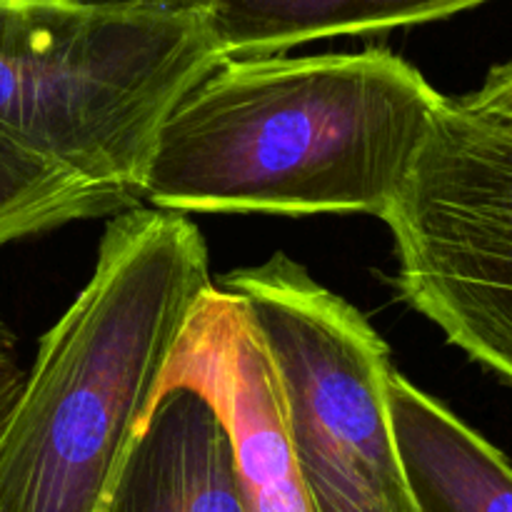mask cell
Returning <instances> with one entry per match:
<instances>
[{"label":"cell","instance_id":"1","mask_svg":"<svg viewBox=\"0 0 512 512\" xmlns=\"http://www.w3.org/2000/svg\"><path fill=\"white\" fill-rule=\"evenodd\" d=\"M443 98L388 48L220 60L160 125L138 200L383 220Z\"/></svg>","mask_w":512,"mask_h":512},{"label":"cell","instance_id":"2","mask_svg":"<svg viewBox=\"0 0 512 512\" xmlns=\"http://www.w3.org/2000/svg\"><path fill=\"white\" fill-rule=\"evenodd\" d=\"M208 288L188 215L135 205L108 218L93 275L40 338L0 428V512H98Z\"/></svg>","mask_w":512,"mask_h":512},{"label":"cell","instance_id":"3","mask_svg":"<svg viewBox=\"0 0 512 512\" xmlns=\"http://www.w3.org/2000/svg\"><path fill=\"white\" fill-rule=\"evenodd\" d=\"M220 60L203 15L0 0V133L138 198L160 125Z\"/></svg>","mask_w":512,"mask_h":512},{"label":"cell","instance_id":"4","mask_svg":"<svg viewBox=\"0 0 512 512\" xmlns=\"http://www.w3.org/2000/svg\"><path fill=\"white\" fill-rule=\"evenodd\" d=\"M383 223L403 298L503 383L512 380V65L435 110Z\"/></svg>","mask_w":512,"mask_h":512},{"label":"cell","instance_id":"5","mask_svg":"<svg viewBox=\"0 0 512 512\" xmlns=\"http://www.w3.org/2000/svg\"><path fill=\"white\" fill-rule=\"evenodd\" d=\"M278 370L285 423L315 512H418L390 433L388 343L285 253L225 273Z\"/></svg>","mask_w":512,"mask_h":512},{"label":"cell","instance_id":"6","mask_svg":"<svg viewBox=\"0 0 512 512\" xmlns=\"http://www.w3.org/2000/svg\"><path fill=\"white\" fill-rule=\"evenodd\" d=\"M168 390H190L215 410L233 448L245 512H315L273 358L248 308L218 283L195 303L150 403Z\"/></svg>","mask_w":512,"mask_h":512},{"label":"cell","instance_id":"7","mask_svg":"<svg viewBox=\"0 0 512 512\" xmlns=\"http://www.w3.org/2000/svg\"><path fill=\"white\" fill-rule=\"evenodd\" d=\"M98 512H245L215 410L190 390L155 398Z\"/></svg>","mask_w":512,"mask_h":512},{"label":"cell","instance_id":"8","mask_svg":"<svg viewBox=\"0 0 512 512\" xmlns=\"http://www.w3.org/2000/svg\"><path fill=\"white\" fill-rule=\"evenodd\" d=\"M393 448L418 512H512L508 458L398 368L385 385Z\"/></svg>","mask_w":512,"mask_h":512},{"label":"cell","instance_id":"9","mask_svg":"<svg viewBox=\"0 0 512 512\" xmlns=\"http://www.w3.org/2000/svg\"><path fill=\"white\" fill-rule=\"evenodd\" d=\"M488 0H213L203 15L220 58H268L338 35L430 23Z\"/></svg>","mask_w":512,"mask_h":512},{"label":"cell","instance_id":"10","mask_svg":"<svg viewBox=\"0 0 512 512\" xmlns=\"http://www.w3.org/2000/svg\"><path fill=\"white\" fill-rule=\"evenodd\" d=\"M135 205L128 190L68 173L0 133V248Z\"/></svg>","mask_w":512,"mask_h":512},{"label":"cell","instance_id":"11","mask_svg":"<svg viewBox=\"0 0 512 512\" xmlns=\"http://www.w3.org/2000/svg\"><path fill=\"white\" fill-rule=\"evenodd\" d=\"M23 383L25 370L18 358V340H15V333L8 328V323L0 318V428L8 420L10 410H13L15 400L23 390Z\"/></svg>","mask_w":512,"mask_h":512},{"label":"cell","instance_id":"12","mask_svg":"<svg viewBox=\"0 0 512 512\" xmlns=\"http://www.w3.org/2000/svg\"><path fill=\"white\" fill-rule=\"evenodd\" d=\"M85 8L105 10H145V13L168 15H205L213 0H65Z\"/></svg>","mask_w":512,"mask_h":512}]
</instances>
